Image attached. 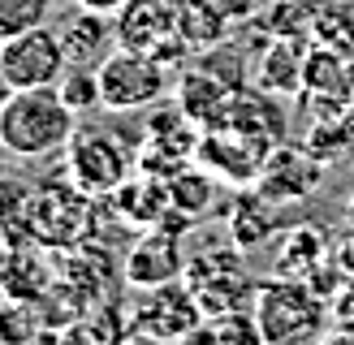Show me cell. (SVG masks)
Here are the masks:
<instances>
[{"mask_svg":"<svg viewBox=\"0 0 354 345\" xmlns=\"http://www.w3.org/2000/svg\"><path fill=\"white\" fill-rule=\"evenodd\" d=\"M78 130V112L61 99L57 86L13 91L0 108V151L17 160H44L69 147Z\"/></svg>","mask_w":354,"mask_h":345,"instance_id":"obj_1","label":"cell"},{"mask_svg":"<svg viewBox=\"0 0 354 345\" xmlns=\"http://www.w3.org/2000/svg\"><path fill=\"white\" fill-rule=\"evenodd\" d=\"M251 315L259 324V341L268 345H298L328 337V302L307 281H294V276H263Z\"/></svg>","mask_w":354,"mask_h":345,"instance_id":"obj_2","label":"cell"},{"mask_svg":"<svg viewBox=\"0 0 354 345\" xmlns=\"http://www.w3.org/2000/svg\"><path fill=\"white\" fill-rule=\"evenodd\" d=\"M246 250L234 241H216V246H199L186 259V276L190 293L199 298L203 315H225V310H251L255 306V289L259 281L246 272Z\"/></svg>","mask_w":354,"mask_h":345,"instance_id":"obj_3","label":"cell"},{"mask_svg":"<svg viewBox=\"0 0 354 345\" xmlns=\"http://www.w3.org/2000/svg\"><path fill=\"white\" fill-rule=\"evenodd\" d=\"M100 108L104 112H151L169 91V65L130 48H113L100 65Z\"/></svg>","mask_w":354,"mask_h":345,"instance_id":"obj_4","label":"cell"},{"mask_svg":"<svg viewBox=\"0 0 354 345\" xmlns=\"http://www.w3.org/2000/svg\"><path fill=\"white\" fill-rule=\"evenodd\" d=\"M134 172V151L121 147L113 134H104L95 126H78L74 138L65 147V177L74 181L82 195L109 199L113 190Z\"/></svg>","mask_w":354,"mask_h":345,"instance_id":"obj_5","label":"cell"},{"mask_svg":"<svg viewBox=\"0 0 354 345\" xmlns=\"http://www.w3.org/2000/svg\"><path fill=\"white\" fill-rule=\"evenodd\" d=\"M113 26H117V48L156 57L169 69H182L186 61H194L182 43V34H177L173 0H130V5H121L113 13Z\"/></svg>","mask_w":354,"mask_h":345,"instance_id":"obj_6","label":"cell"},{"mask_svg":"<svg viewBox=\"0 0 354 345\" xmlns=\"http://www.w3.org/2000/svg\"><path fill=\"white\" fill-rule=\"evenodd\" d=\"M65 43L61 30L52 26H26L0 39V74L13 91H30V86H57L65 74Z\"/></svg>","mask_w":354,"mask_h":345,"instance_id":"obj_7","label":"cell"},{"mask_svg":"<svg viewBox=\"0 0 354 345\" xmlns=\"http://www.w3.org/2000/svg\"><path fill=\"white\" fill-rule=\"evenodd\" d=\"M95 203L91 195H82L74 181H52L44 190H35L26 199V224H30V237L44 241V246H69L78 241L82 233H91V216H95Z\"/></svg>","mask_w":354,"mask_h":345,"instance_id":"obj_8","label":"cell"},{"mask_svg":"<svg viewBox=\"0 0 354 345\" xmlns=\"http://www.w3.org/2000/svg\"><path fill=\"white\" fill-rule=\"evenodd\" d=\"M182 233L186 224H156V229H143L134 237V246L126 250V285L130 289H160V285H173L186 276V246H182Z\"/></svg>","mask_w":354,"mask_h":345,"instance_id":"obj_9","label":"cell"},{"mask_svg":"<svg viewBox=\"0 0 354 345\" xmlns=\"http://www.w3.org/2000/svg\"><path fill=\"white\" fill-rule=\"evenodd\" d=\"M147 298L130 310V337L147 341H190V333L203 324V306L190 293L186 281H173L160 289H143Z\"/></svg>","mask_w":354,"mask_h":345,"instance_id":"obj_10","label":"cell"},{"mask_svg":"<svg viewBox=\"0 0 354 345\" xmlns=\"http://www.w3.org/2000/svg\"><path fill=\"white\" fill-rule=\"evenodd\" d=\"M268 151H272L268 143H259V138L242 134L234 126H212V130H203L194 160H199L221 186L242 190V186L259 181V168H263V160H268Z\"/></svg>","mask_w":354,"mask_h":345,"instance_id":"obj_11","label":"cell"},{"mask_svg":"<svg viewBox=\"0 0 354 345\" xmlns=\"http://www.w3.org/2000/svg\"><path fill=\"white\" fill-rule=\"evenodd\" d=\"M324 172H328V164L320 155H311L303 143H290L286 138V143H277L268 151L255 190H263V195L277 199L281 207H294V203H307L315 190L324 186Z\"/></svg>","mask_w":354,"mask_h":345,"instance_id":"obj_12","label":"cell"},{"mask_svg":"<svg viewBox=\"0 0 354 345\" xmlns=\"http://www.w3.org/2000/svg\"><path fill=\"white\" fill-rule=\"evenodd\" d=\"M109 207H113V216L126 224V229H134V233L156 229V224H165V220L173 216L169 177H160V172H147V168H134L130 177L109 195Z\"/></svg>","mask_w":354,"mask_h":345,"instance_id":"obj_13","label":"cell"},{"mask_svg":"<svg viewBox=\"0 0 354 345\" xmlns=\"http://www.w3.org/2000/svg\"><path fill=\"white\" fill-rule=\"evenodd\" d=\"M281 229H286V207L255 186H242L234 195V203L225 207V233L242 250L268 246L272 237H281Z\"/></svg>","mask_w":354,"mask_h":345,"instance_id":"obj_14","label":"cell"},{"mask_svg":"<svg viewBox=\"0 0 354 345\" xmlns=\"http://www.w3.org/2000/svg\"><path fill=\"white\" fill-rule=\"evenodd\" d=\"M281 95H272V91H263V86H238L234 91V99H229V112H225V121L221 126H234V130H242V134H251V138H259V143H268V147H277V143H286L290 138V117H286V103H277Z\"/></svg>","mask_w":354,"mask_h":345,"instance_id":"obj_15","label":"cell"},{"mask_svg":"<svg viewBox=\"0 0 354 345\" xmlns=\"http://www.w3.org/2000/svg\"><path fill=\"white\" fill-rule=\"evenodd\" d=\"M229 99H234V86H225L216 74H207L203 65L182 69V78L173 82V103L182 108L199 130L221 126L229 112Z\"/></svg>","mask_w":354,"mask_h":345,"instance_id":"obj_16","label":"cell"},{"mask_svg":"<svg viewBox=\"0 0 354 345\" xmlns=\"http://www.w3.org/2000/svg\"><path fill=\"white\" fill-rule=\"evenodd\" d=\"M303 65H307V43L298 34H272V43L255 61V86L290 99L303 91Z\"/></svg>","mask_w":354,"mask_h":345,"instance_id":"obj_17","label":"cell"},{"mask_svg":"<svg viewBox=\"0 0 354 345\" xmlns=\"http://www.w3.org/2000/svg\"><path fill=\"white\" fill-rule=\"evenodd\" d=\"M333 259V241L320 224H286L281 229V246L272 259V276H294V281H307V276Z\"/></svg>","mask_w":354,"mask_h":345,"instance_id":"obj_18","label":"cell"},{"mask_svg":"<svg viewBox=\"0 0 354 345\" xmlns=\"http://www.w3.org/2000/svg\"><path fill=\"white\" fill-rule=\"evenodd\" d=\"M61 43H65L69 65H100V61L113 52V43H117V26H113L109 13L78 9V13L61 26Z\"/></svg>","mask_w":354,"mask_h":345,"instance_id":"obj_19","label":"cell"},{"mask_svg":"<svg viewBox=\"0 0 354 345\" xmlns=\"http://www.w3.org/2000/svg\"><path fill=\"white\" fill-rule=\"evenodd\" d=\"M173 17H177V34H182L190 57L221 48L229 39V30H234V22L216 9V0H173Z\"/></svg>","mask_w":354,"mask_h":345,"instance_id":"obj_20","label":"cell"},{"mask_svg":"<svg viewBox=\"0 0 354 345\" xmlns=\"http://www.w3.org/2000/svg\"><path fill=\"white\" fill-rule=\"evenodd\" d=\"M216 190H221V181L212 177L199 160L182 164L177 172H169V203H173V216H182L186 224L203 220L212 207H216Z\"/></svg>","mask_w":354,"mask_h":345,"instance_id":"obj_21","label":"cell"},{"mask_svg":"<svg viewBox=\"0 0 354 345\" xmlns=\"http://www.w3.org/2000/svg\"><path fill=\"white\" fill-rule=\"evenodd\" d=\"M311 39L324 43L333 52H342L346 61H354V5H337V0H320L311 22Z\"/></svg>","mask_w":354,"mask_h":345,"instance_id":"obj_22","label":"cell"},{"mask_svg":"<svg viewBox=\"0 0 354 345\" xmlns=\"http://www.w3.org/2000/svg\"><path fill=\"white\" fill-rule=\"evenodd\" d=\"M190 341H259V324L251 310H225V315H203V324L190 333Z\"/></svg>","mask_w":354,"mask_h":345,"instance_id":"obj_23","label":"cell"},{"mask_svg":"<svg viewBox=\"0 0 354 345\" xmlns=\"http://www.w3.org/2000/svg\"><path fill=\"white\" fill-rule=\"evenodd\" d=\"M57 91H61V99H65L74 112L100 108V69H95V65H65Z\"/></svg>","mask_w":354,"mask_h":345,"instance_id":"obj_24","label":"cell"},{"mask_svg":"<svg viewBox=\"0 0 354 345\" xmlns=\"http://www.w3.org/2000/svg\"><path fill=\"white\" fill-rule=\"evenodd\" d=\"M194 65H203L207 74H216L225 86H234V91L251 82V78H246V57H242V52L229 43V39H225L221 48H212V52H199V57H194Z\"/></svg>","mask_w":354,"mask_h":345,"instance_id":"obj_25","label":"cell"},{"mask_svg":"<svg viewBox=\"0 0 354 345\" xmlns=\"http://www.w3.org/2000/svg\"><path fill=\"white\" fill-rule=\"evenodd\" d=\"M48 5H52V0H0V39L13 34V30L39 26Z\"/></svg>","mask_w":354,"mask_h":345,"instance_id":"obj_26","label":"cell"},{"mask_svg":"<svg viewBox=\"0 0 354 345\" xmlns=\"http://www.w3.org/2000/svg\"><path fill=\"white\" fill-rule=\"evenodd\" d=\"M328 337L333 341H354V276L328 302Z\"/></svg>","mask_w":354,"mask_h":345,"instance_id":"obj_27","label":"cell"},{"mask_svg":"<svg viewBox=\"0 0 354 345\" xmlns=\"http://www.w3.org/2000/svg\"><path fill=\"white\" fill-rule=\"evenodd\" d=\"M268 5H272V0H216V9L229 17V22H255V17L259 13H268Z\"/></svg>","mask_w":354,"mask_h":345,"instance_id":"obj_28","label":"cell"},{"mask_svg":"<svg viewBox=\"0 0 354 345\" xmlns=\"http://www.w3.org/2000/svg\"><path fill=\"white\" fill-rule=\"evenodd\" d=\"M333 259L342 264V272H346V276H354V229H346V224H342L337 241H333Z\"/></svg>","mask_w":354,"mask_h":345,"instance_id":"obj_29","label":"cell"},{"mask_svg":"<svg viewBox=\"0 0 354 345\" xmlns=\"http://www.w3.org/2000/svg\"><path fill=\"white\" fill-rule=\"evenodd\" d=\"M74 5H78V9H91V13H109V17H113L121 5H130V0H74Z\"/></svg>","mask_w":354,"mask_h":345,"instance_id":"obj_30","label":"cell"},{"mask_svg":"<svg viewBox=\"0 0 354 345\" xmlns=\"http://www.w3.org/2000/svg\"><path fill=\"white\" fill-rule=\"evenodd\" d=\"M342 224H346V229H354V190H350V199H346V212H342Z\"/></svg>","mask_w":354,"mask_h":345,"instance_id":"obj_31","label":"cell"},{"mask_svg":"<svg viewBox=\"0 0 354 345\" xmlns=\"http://www.w3.org/2000/svg\"><path fill=\"white\" fill-rule=\"evenodd\" d=\"M9 95H13V86L5 82V74H0V108H5V99H9Z\"/></svg>","mask_w":354,"mask_h":345,"instance_id":"obj_32","label":"cell"},{"mask_svg":"<svg viewBox=\"0 0 354 345\" xmlns=\"http://www.w3.org/2000/svg\"><path fill=\"white\" fill-rule=\"evenodd\" d=\"M350 95H354V61H350Z\"/></svg>","mask_w":354,"mask_h":345,"instance_id":"obj_33","label":"cell"}]
</instances>
